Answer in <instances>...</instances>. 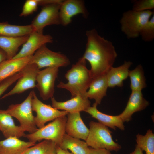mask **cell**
Here are the masks:
<instances>
[{"label": "cell", "mask_w": 154, "mask_h": 154, "mask_svg": "<svg viewBox=\"0 0 154 154\" xmlns=\"http://www.w3.org/2000/svg\"><path fill=\"white\" fill-rule=\"evenodd\" d=\"M40 70L35 64H29L20 71L22 76L18 80L13 88L4 94L1 99L16 94L23 93L26 90L36 87L35 82Z\"/></svg>", "instance_id": "cell-11"}, {"label": "cell", "mask_w": 154, "mask_h": 154, "mask_svg": "<svg viewBox=\"0 0 154 154\" xmlns=\"http://www.w3.org/2000/svg\"><path fill=\"white\" fill-rule=\"evenodd\" d=\"M89 125V133L85 141L88 147L116 152L121 149V146L113 140L108 127L93 121L90 122Z\"/></svg>", "instance_id": "cell-3"}, {"label": "cell", "mask_w": 154, "mask_h": 154, "mask_svg": "<svg viewBox=\"0 0 154 154\" xmlns=\"http://www.w3.org/2000/svg\"><path fill=\"white\" fill-rule=\"evenodd\" d=\"M0 131L7 138L16 137L18 138L23 137L25 131L20 126L16 125L12 117L5 110L0 109Z\"/></svg>", "instance_id": "cell-22"}, {"label": "cell", "mask_w": 154, "mask_h": 154, "mask_svg": "<svg viewBox=\"0 0 154 154\" xmlns=\"http://www.w3.org/2000/svg\"><path fill=\"white\" fill-rule=\"evenodd\" d=\"M81 14L84 18L88 15L84 1L81 0H63L59 9L60 25L66 26L72 21L74 16Z\"/></svg>", "instance_id": "cell-12"}, {"label": "cell", "mask_w": 154, "mask_h": 154, "mask_svg": "<svg viewBox=\"0 0 154 154\" xmlns=\"http://www.w3.org/2000/svg\"><path fill=\"white\" fill-rule=\"evenodd\" d=\"M62 1L54 0L52 3L42 6L31 24L33 31L43 33L44 28L47 26L60 25L59 9Z\"/></svg>", "instance_id": "cell-8"}, {"label": "cell", "mask_w": 154, "mask_h": 154, "mask_svg": "<svg viewBox=\"0 0 154 154\" xmlns=\"http://www.w3.org/2000/svg\"><path fill=\"white\" fill-rule=\"evenodd\" d=\"M53 41V38L50 35H44L43 33L33 31L29 35L27 40L19 52L13 58L32 56L41 46Z\"/></svg>", "instance_id": "cell-13"}, {"label": "cell", "mask_w": 154, "mask_h": 154, "mask_svg": "<svg viewBox=\"0 0 154 154\" xmlns=\"http://www.w3.org/2000/svg\"><path fill=\"white\" fill-rule=\"evenodd\" d=\"M66 116L58 117L42 127L38 129L33 133L25 134L23 137L29 141L36 143L43 139L50 140L59 146L66 133Z\"/></svg>", "instance_id": "cell-6"}, {"label": "cell", "mask_w": 154, "mask_h": 154, "mask_svg": "<svg viewBox=\"0 0 154 154\" xmlns=\"http://www.w3.org/2000/svg\"><path fill=\"white\" fill-rule=\"evenodd\" d=\"M87 42L82 56L90 63L92 79L106 74L112 66L117 54L112 42L101 36L95 29L87 30Z\"/></svg>", "instance_id": "cell-1"}, {"label": "cell", "mask_w": 154, "mask_h": 154, "mask_svg": "<svg viewBox=\"0 0 154 154\" xmlns=\"http://www.w3.org/2000/svg\"><path fill=\"white\" fill-rule=\"evenodd\" d=\"M35 144L34 142L21 140L16 137H10L0 141V152L1 154H22Z\"/></svg>", "instance_id": "cell-20"}, {"label": "cell", "mask_w": 154, "mask_h": 154, "mask_svg": "<svg viewBox=\"0 0 154 154\" xmlns=\"http://www.w3.org/2000/svg\"><path fill=\"white\" fill-rule=\"evenodd\" d=\"M132 10L137 11L151 10L154 8V0H139L133 1Z\"/></svg>", "instance_id": "cell-30"}, {"label": "cell", "mask_w": 154, "mask_h": 154, "mask_svg": "<svg viewBox=\"0 0 154 154\" xmlns=\"http://www.w3.org/2000/svg\"><path fill=\"white\" fill-rule=\"evenodd\" d=\"M32 108L33 111L35 112L37 114L35 117V121L38 129L44 126L47 122L66 116L68 113L65 111H60L50 105L44 103L38 99L34 91L32 100Z\"/></svg>", "instance_id": "cell-9"}, {"label": "cell", "mask_w": 154, "mask_h": 154, "mask_svg": "<svg viewBox=\"0 0 154 154\" xmlns=\"http://www.w3.org/2000/svg\"><path fill=\"white\" fill-rule=\"evenodd\" d=\"M38 5V0H27L25 3L20 16H26L37 11Z\"/></svg>", "instance_id": "cell-31"}, {"label": "cell", "mask_w": 154, "mask_h": 154, "mask_svg": "<svg viewBox=\"0 0 154 154\" xmlns=\"http://www.w3.org/2000/svg\"><path fill=\"white\" fill-rule=\"evenodd\" d=\"M33 31L31 24L26 25H12L0 22V36L17 37L29 35Z\"/></svg>", "instance_id": "cell-25"}, {"label": "cell", "mask_w": 154, "mask_h": 154, "mask_svg": "<svg viewBox=\"0 0 154 154\" xmlns=\"http://www.w3.org/2000/svg\"><path fill=\"white\" fill-rule=\"evenodd\" d=\"M137 145L145 154H154V134L152 130H147L146 134L136 135Z\"/></svg>", "instance_id": "cell-28"}, {"label": "cell", "mask_w": 154, "mask_h": 154, "mask_svg": "<svg viewBox=\"0 0 154 154\" xmlns=\"http://www.w3.org/2000/svg\"><path fill=\"white\" fill-rule=\"evenodd\" d=\"M32 56L6 59L1 62L0 83L6 78L20 72L29 63Z\"/></svg>", "instance_id": "cell-18"}, {"label": "cell", "mask_w": 154, "mask_h": 154, "mask_svg": "<svg viewBox=\"0 0 154 154\" xmlns=\"http://www.w3.org/2000/svg\"><path fill=\"white\" fill-rule=\"evenodd\" d=\"M108 87L106 75L98 76L93 79L85 96L88 99L94 100V103L99 105L104 97L106 95Z\"/></svg>", "instance_id": "cell-21"}, {"label": "cell", "mask_w": 154, "mask_h": 154, "mask_svg": "<svg viewBox=\"0 0 154 154\" xmlns=\"http://www.w3.org/2000/svg\"><path fill=\"white\" fill-rule=\"evenodd\" d=\"M129 76L132 91H141L146 87V79L141 65H139L133 70H129Z\"/></svg>", "instance_id": "cell-27"}, {"label": "cell", "mask_w": 154, "mask_h": 154, "mask_svg": "<svg viewBox=\"0 0 154 154\" xmlns=\"http://www.w3.org/2000/svg\"><path fill=\"white\" fill-rule=\"evenodd\" d=\"M35 64L40 69L44 67H66L70 63L65 55L53 51L46 45L38 49L32 56L29 64Z\"/></svg>", "instance_id": "cell-7"}, {"label": "cell", "mask_w": 154, "mask_h": 154, "mask_svg": "<svg viewBox=\"0 0 154 154\" xmlns=\"http://www.w3.org/2000/svg\"><path fill=\"white\" fill-rule=\"evenodd\" d=\"M58 71L59 68L56 67H47L39 70L36 78V87L43 100H47L53 97Z\"/></svg>", "instance_id": "cell-10"}, {"label": "cell", "mask_w": 154, "mask_h": 154, "mask_svg": "<svg viewBox=\"0 0 154 154\" xmlns=\"http://www.w3.org/2000/svg\"><path fill=\"white\" fill-rule=\"evenodd\" d=\"M58 146L52 140H44L29 148L22 154H56Z\"/></svg>", "instance_id": "cell-26"}, {"label": "cell", "mask_w": 154, "mask_h": 154, "mask_svg": "<svg viewBox=\"0 0 154 154\" xmlns=\"http://www.w3.org/2000/svg\"><path fill=\"white\" fill-rule=\"evenodd\" d=\"M20 72L5 79L0 83V97L8 88L22 76Z\"/></svg>", "instance_id": "cell-32"}, {"label": "cell", "mask_w": 154, "mask_h": 154, "mask_svg": "<svg viewBox=\"0 0 154 154\" xmlns=\"http://www.w3.org/2000/svg\"><path fill=\"white\" fill-rule=\"evenodd\" d=\"M52 106L58 110H63L72 113L85 111L90 105V102L85 96L78 95L64 102H58L53 97L51 98Z\"/></svg>", "instance_id": "cell-16"}, {"label": "cell", "mask_w": 154, "mask_h": 154, "mask_svg": "<svg viewBox=\"0 0 154 154\" xmlns=\"http://www.w3.org/2000/svg\"><path fill=\"white\" fill-rule=\"evenodd\" d=\"M154 14V11H137L133 10L124 12L120 20L121 31L129 39L139 37L142 28Z\"/></svg>", "instance_id": "cell-4"}, {"label": "cell", "mask_w": 154, "mask_h": 154, "mask_svg": "<svg viewBox=\"0 0 154 154\" xmlns=\"http://www.w3.org/2000/svg\"><path fill=\"white\" fill-rule=\"evenodd\" d=\"M65 77L68 82L64 83L60 81L57 86L68 91L71 98L78 95L85 96L93 79L90 70L86 66V60L82 57L67 71Z\"/></svg>", "instance_id": "cell-2"}, {"label": "cell", "mask_w": 154, "mask_h": 154, "mask_svg": "<svg viewBox=\"0 0 154 154\" xmlns=\"http://www.w3.org/2000/svg\"><path fill=\"white\" fill-rule=\"evenodd\" d=\"M139 36L145 42H150L154 39V14L142 28Z\"/></svg>", "instance_id": "cell-29"}, {"label": "cell", "mask_w": 154, "mask_h": 154, "mask_svg": "<svg viewBox=\"0 0 154 154\" xmlns=\"http://www.w3.org/2000/svg\"><path fill=\"white\" fill-rule=\"evenodd\" d=\"M33 90L31 91L22 103L10 105L5 110L12 117L15 118L20 123V126L25 131L32 133L38 129L35 124L32 108V100Z\"/></svg>", "instance_id": "cell-5"}, {"label": "cell", "mask_w": 154, "mask_h": 154, "mask_svg": "<svg viewBox=\"0 0 154 154\" xmlns=\"http://www.w3.org/2000/svg\"><path fill=\"white\" fill-rule=\"evenodd\" d=\"M29 35L17 37L0 36V48L6 53L7 59L13 58L17 54L19 47L26 42Z\"/></svg>", "instance_id": "cell-23"}, {"label": "cell", "mask_w": 154, "mask_h": 154, "mask_svg": "<svg viewBox=\"0 0 154 154\" xmlns=\"http://www.w3.org/2000/svg\"><path fill=\"white\" fill-rule=\"evenodd\" d=\"M0 154H1L0 152Z\"/></svg>", "instance_id": "cell-37"}, {"label": "cell", "mask_w": 154, "mask_h": 154, "mask_svg": "<svg viewBox=\"0 0 154 154\" xmlns=\"http://www.w3.org/2000/svg\"><path fill=\"white\" fill-rule=\"evenodd\" d=\"M56 154H73L70 152L68 150H64L61 149L59 146L58 147Z\"/></svg>", "instance_id": "cell-34"}, {"label": "cell", "mask_w": 154, "mask_h": 154, "mask_svg": "<svg viewBox=\"0 0 154 154\" xmlns=\"http://www.w3.org/2000/svg\"><path fill=\"white\" fill-rule=\"evenodd\" d=\"M6 59L7 56L6 53L0 48V63Z\"/></svg>", "instance_id": "cell-35"}, {"label": "cell", "mask_w": 154, "mask_h": 154, "mask_svg": "<svg viewBox=\"0 0 154 154\" xmlns=\"http://www.w3.org/2000/svg\"><path fill=\"white\" fill-rule=\"evenodd\" d=\"M67 117L66 133L73 137L86 141L89 133V129L84 123L80 112L68 113Z\"/></svg>", "instance_id": "cell-14"}, {"label": "cell", "mask_w": 154, "mask_h": 154, "mask_svg": "<svg viewBox=\"0 0 154 154\" xmlns=\"http://www.w3.org/2000/svg\"><path fill=\"white\" fill-rule=\"evenodd\" d=\"M90 154H112L111 151L104 149H94L89 147Z\"/></svg>", "instance_id": "cell-33"}, {"label": "cell", "mask_w": 154, "mask_h": 154, "mask_svg": "<svg viewBox=\"0 0 154 154\" xmlns=\"http://www.w3.org/2000/svg\"><path fill=\"white\" fill-rule=\"evenodd\" d=\"M59 146L63 149L69 150L73 154H90L89 147L86 142L66 133Z\"/></svg>", "instance_id": "cell-24"}, {"label": "cell", "mask_w": 154, "mask_h": 154, "mask_svg": "<svg viewBox=\"0 0 154 154\" xmlns=\"http://www.w3.org/2000/svg\"><path fill=\"white\" fill-rule=\"evenodd\" d=\"M98 105L94 103L92 106H90L85 112L91 117L96 119L98 122L114 130L118 128L121 130H125L124 122L119 115L112 116L106 114L99 111L97 109Z\"/></svg>", "instance_id": "cell-17"}, {"label": "cell", "mask_w": 154, "mask_h": 154, "mask_svg": "<svg viewBox=\"0 0 154 154\" xmlns=\"http://www.w3.org/2000/svg\"><path fill=\"white\" fill-rule=\"evenodd\" d=\"M129 154H143V151L136 145L134 151Z\"/></svg>", "instance_id": "cell-36"}, {"label": "cell", "mask_w": 154, "mask_h": 154, "mask_svg": "<svg viewBox=\"0 0 154 154\" xmlns=\"http://www.w3.org/2000/svg\"><path fill=\"white\" fill-rule=\"evenodd\" d=\"M132 64L130 61H125L118 67H111L106 74L108 87L123 86V81L129 76V68Z\"/></svg>", "instance_id": "cell-19"}, {"label": "cell", "mask_w": 154, "mask_h": 154, "mask_svg": "<svg viewBox=\"0 0 154 154\" xmlns=\"http://www.w3.org/2000/svg\"><path fill=\"white\" fill-rule=\"evenodd\" d=\"M149 105L141 91H132L125 108L119 115L124 122H129L134 113L143 110Z\"/></svg>", "instance_id": "cell-15"}]
</instances>
